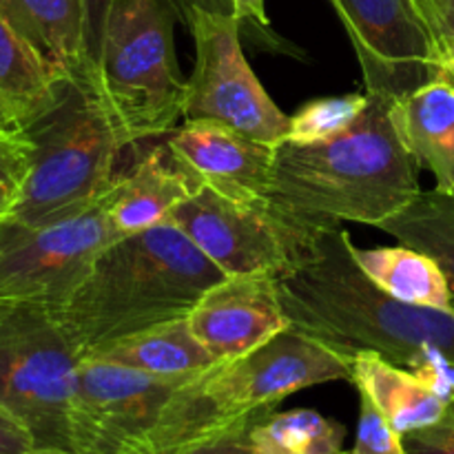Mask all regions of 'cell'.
Segmentation results:
<instances>
[{"mask_svg":"<svg viewBox=\"0 0 454 454\" xmlns=\"http://www.w3.org/2000/svg\"><path fill=\"white\" fill-rule=\"evenodd\" d=\"M202 186L164 142L120 173L109 191V220L120 235L151 229L167 222L173 208Z\"/></svg>","mask_w":454,"mask_h":454,"instance_id":"9a60e30c","label":"cell"},{"mask_svg":"<svg viewBox=\"0 0 454 454\" xmlns=\"http://www.w3.org/2000/svg\"><path fill=\"white\" fill-rule=\"evenodd\" d=\"M359 399H362V411H359L355 446L350 452L341 454H406L402 434L395 433L393 426L384 419V415L366 395L359 393Z\"/></svg>","mask_w":454,"mask_h":454,"instance_id":"484cf974","label":"cell"},{"mask_svg":"<svg viewBox=\"0 0 454 454\" xmlns=\"http://www.w3.org/2000/svg\"><path fill=\"white\" fill-rule=\"evenodd\" d=\"M167 0H114L102 38L96 93L127 145L168 136L184 118L189 80L173 40Z\"/></svg>","mask_w":454,"mask_h":454,"instance_id":"8992f818","label":"cell"},{"mask_svg":"<svg viewBox=\"0 0 454 454\" xmlns=\"http://www.w3.org/2000/svg\"><path fill=\"white\" fill-rule=\"evenodd\" d=\"M331 3H333V0H331Z\"/></svg>","mask_w":454,"mask_h":454,"instance_id":"74e56055","label":"cell"},{"mask_svg":"<svg viewBox=\"0 0 454 454\" xmlns=\"http://www.w3.org/2000/svg\"><path fill=\"white\" fill-rule=\"evenodd\" d=\"M406 454H454V402L433 426L402 434Z\"/></svg>","mask_w":454,"mask_h":454,"instance_id":"4316f807","label":"cell"},{"mask_svg":"<svg viewBox=\"0 0 454 454\" xmlns=\"http://www.w3.org/2000/svg\"><path fill=\"white\" fill-rule=\"evenodd\" d=\"M189 377H158L80 359L69 403V443L80 454H133Z\"/></svg>","mask_w":454,"mask_h":454,"instance_id":"8fae6325","label":"cell"},{"mask_svg":"<svg viewBox=\"0 0 454 454\" xmlns=\"http://www.w3.org/2000/svg\"><path fill=\"white\" fill-rule=\"evenodd\" d=\"M390 118L421 168L434 176V189L454 193V87L433 78L390 102Z\"/></svg>","mask_w":454,"mask_h":454,"instance_id":"2e32d148","label":"cell"},{"mask_svg":"<svg viewBox=\"0 0 454 454\" xmlns=\"http://www.w3.org/2000/svg\"><path fill=\"white\" fill-rule=\"evenodd\" d=\"M82 359L118 364L158 377H193L217 362L191 333L186 317L109 341Z\"/></svg>","mask_w":454,"mask_h":454,"instance_id":"d6986e66","label":"cell"},{"mask_svg":"<svg viewBox=\"0 0 454 454\" xmlns=\"http://www.w3.org/2000/svg\"><path fill=\"white\" fill-rule=\"evenodd\" d=\"M0 127H18V124L12 120V115H9L3 106H0Z\"/></svg>","mask_w":454,"mask_h":454,"instance_id":"d590c367","label":"cell"},{"mask_svg":"<svg viewBox=\"0 0 454 454\" xmlns=\"http://www.w3.org/2000/svg\"><path fill=\"white\" fill-rule=\"evenodd\" d=\"M0 16L53 75L89 84L82 0H0Z\"/></svg>","mask_w":454,"mask_h":454,"instance_id":"e0dca14e","label":"cell"},{"mask_svg":"<svg viewBox=\"0 0 454 454\" xmlns=\"http://www.w3.org/2000/svg\"><path fill=\"white\" fill-rule=\"evenodd\" d=\"M364 74L366 93L388 100L434 78L437 40L419 0H333Z\"/></svg>","mask_w":454,"mask_h":454,"instance_id":"7c38bea8","label":"cell"},{"mask_svg":"<svg viewBox=\"0 0 454 454\" xmlns=\"http://www.w3.org/2000/svg\"><path fill=\"white\" fill-rule=\"evenodd\" d=\"M341 380L350 381V357L288 326L260 348L189 377L133 454H177L266 417L293 393Z\"/></svg>","mask_w":454,"mask_h":454,"instance_id":"277c9868","label":"cell"},{"mask_svg":"<svg viewBox=\"0 0 454 454\" xmlns=\"http://www.w3.org/2000/svg\"><path fill=\"white\" fill-rule=\"evenodd\" d=\"M27 454H80L75 450H69V448H56V446H35L31 448Z\"/></svg>","mask_w":454,"mask_h":454,"instance_id":"e575fe53","label":"cell"},{"mask_svg":"<svg viewBox=\"0 0 454 454\" xmlns=\"http://www.w3.org/2000/svg\"><path fill=\"white\" fill-rule=\"evenodd\" d=\"M80 355L51 310L16 306L0 319V403L35 439L69 448V403Z\"/></svg>","mask_w":454,"mask_h":454,"instance_id":"ba28073f","label":"cell"},{"mask_svg":"<svg viewBox=\"0 0 454 454\" xmlns=\"http://www.w3.org/2000/svg\"><path fill=\"white\" fill-rule=\"evenodd\" d=\"M195 65L189 78L184 120H213L248 137L278 146L291 131L264 84L255 78L242 49V27L233 13L193 12Z\"/></svg>","mask_w":454,"mask_h":454,"instance_id":"30bf717a","label":"cell"},{"mask_svg":"<svg viewBox=\"0 0 454 454\" xmlns=\"http://www.w3.org/2000/svg\"><path fill=\"white\" fill-rule=\"evenodd\" d=\"M368 102H371L368 93L317 98L306 102L291 115V131L286 140L297 145H315L341 136L362 118Z\"/></svg>","mask_w":454,"mask_h":454,"instance_id":"cb8c5ba5","label":"cell"},{"mask_svg":"<svg viewBox=\"0 0 454 454\" xmlns=\"http://www.w3.org/2000/svg\"><path fill=\"white\" fill-rule=\"evenodd\" d=\"M60 80L0 16V106L18 127L51 102Z\"/></svg>","mask_w":454,"mask_h":454,"instance_id":"44dd1931","label":"cell"},{"mask_svg":"<svg viewBox=\"0 0 454 454\" xmlns=\"http://www.w3.org/2000/svg\"><path fill=\"white\" fill-rule=\"evenodd\" d=\"M377 229L433 257L446 273L454 297V193L419 191Z\"/></svg>","mask_w":454,"mask_h":454,"instance_id":"7402d4cb","label":"cell"},{"mask_svg":"<svg viewBox=\"0 0 454 454\" xmlns=\"http://www.w3.org/2000/svg\"><path fill=\"white\" fill-rule=\"evenodd\" d=\"M253 421L257 419L233 426L226 433L215 434L211 439H204V442L184 448V450H180L177 454H257L253 450L251 442H248V428H251Z\"/></svg>","mask_w":454,"mask_h":454,"instance_id":"f546056e","label":"cell"},{"mask_svg":"<svg viewBox=\"0 0 454 454\" xmlns=\"http://www.w3.org/2000/svg\"><path fill=\"white\" fill-rule=\"evenodd\" d=\"M171 4V9L176 12L177 20H182V25L186 27L189 18L193 16V12H215V13H233L231 12L229 0H167Z\"/></svg>","mask_w":454,"mask_h":454,"instance_id":"d6a6232c","label":"cell"},{"mask_svg":"<svg viewBox=\"0 0 454 454\" xmlns=\"http://www.w3.org/2000/svg\"><path fill=\"white\" fill-rule=\"evenodd\" d=\"M186 322L217 362L242 357L291 326L273 273L226 275L200 297Z\"/></svg>","mask_w":454,"mask_h":454,"instance_id":"4fadbf2b","label":"cell"},{"mask_svg":"<svg viewBox=\"0 0 454 454\" xmlns=\"http://www.w3.org/2000/svg\"><path fill=\"white\" fill-rule=\"evenodd\" d=\"M434 78H443L454 87V34L437 38V65Z\"/></svg>","mask_w":454,"mask_h":454,"instance_id":"836d02e7","label":"cell"},{"mask_svg":"<svg viewBox=\"0 0 454 454\" xmlns=\"http://www.w3.org/2000/svg\"><path fill=\"white\" fill-rule=\"evenodd\" d=\"M346 428L317 411L269 412L253 421L248 442L257 454H341Z\"/></svg>","mask_w":454,"mask_h":454,"instance_id":"603a6c76","label":"cell"},{"mask_svg":"<svg viewBox=\"0 0 454 454\" xmlns=\"http://www.w3.org/2000/svg\"><path fill=\"white\" fill-rule=\"evenodd\" d=\"M350 381L399 434L437 424L450 408L417 372L368 350L350 355Z\"/></svg>","mask_w":454,"mask_h":454,"instance_id":"ac0fdd59","label":"cell"},{"mask_svg":"<svg viewBox=\"0 0 454 454\" xmlns=\"http://www.w3.org/2000/svg\"><path fill=\"white\" fill-rule=\"evenodd\" d=\"M419 7L433 29L434 40L439 35L454 34V0H419Z\"/></svg>","mask_w":454,"mask_h":454,"instance_id":"1f68e13d","label":"cell"},{"mask_svg":"<svg viewBox=\"0 0 454 454\" xmlns=\"http://www.w3.org/2000/svg\"><path fill=\"white\" fill-rule=\"evenodd\" d=\"M204 186L235 202L264 200L270 189L275 146L213 120H184L164 140Z\"/></svg>","mask_w":454,"mask_h":454,"instance_id":"5bb4252c","label":"cell"},{"mask_svg":"<svg viewBox=\"0 0 454 454\" xmlns=\"http://www.w3.org/2000/svg\"><path fill=\"white\" fill-rule=\"evenodd\" d=\"M35 448L31 430L0 403V454H27Z\"/></svg>","mask_w":454,"mask_h":454,"instance_id":"4dcf8cb0","label":"cell"},{"mask_svg":"<svg viewBox=\"0 0 454 454\" xmlns=\"http://www.w3.org/2000/svg\"><path fill=\"white\" fill-rule=\"evenodd\" d=\"M114 0H82L84 9V56H87L89 87L96 91L98 65H100L102 38H105L106 18ZM98 96V93H96Z\"/></svg>","mask_w":454,"mask_h":454,"instance_id":"83f0119b","label":"cell"},{"mask_svg":"<svg viewBox=\"0 0 454 454\" xmlns=\"http://www.w3.org/2000/svg\"><path fill=\"white\" fill-rule=\"evenodd\" d=\"M359 269L384 293L403 304L454 310V297L442 266L411 247L353 248Z\"/></svg>","mask_w":454,"mask_h":454,"instance_id":"ffe728a7","label":"cell"},{"mask_svg":"<svg viewBox=\"0 0 454 454\" xmlns=\"http://www.w3.org/2000/svg\"><path fill=\"white\" fill-rule=\"evenodd\" d=\"M231 12L239 20L242 29L251 31L253 38L264 49H282L284 40L270 29V20L266 16V0H229ZM284 51V49H282Z\"/></svg>","mask_w":454,"mask_h":454,"instance_id":"f1b7e54d","label":"cell"},{"mask_svg":"<svg viewBox=\"0 0 454 454\" xmlns=\"http://www.w3.org/2000/svg\"><path fill=\"white\" fill-rule=\"evenodd\" d=\"M13 309H16V304H7V301H0V319L7 317V315L12 313Z\"/></svg>","mask_w":454,"mask_h":454,"instance_id":"8d00e7d4","label":"cell"},{"mask_svg":"<svg viewBox=\"0 0 454 454\" xmlns=\"http://www.w3.org/2000/svg\"><path fill=\"white\" fill-rule=\"evenodd\" d=\"M344 229H326L315 251L278 275L288 324L340 355L377 353L415 371L437 357L454 362V310L403 304L359 269Z\"/></svg>","mask_w":454,"mask_h":454,"instance_id":"6da1fadb","label":"cell"},{"mask_svg":"<svg viewBox=\"0 0 454 454\" xmlns=\"http://www.w3.org/2000/svg\"><path fill=\"white\" fill-rule=\"evenodd\" d=\"M176 224L226 275H284L306 260L326 229L269 198L235 202L202 186L171 211Z\"/></svg>","mask_w":454,"mask_h":454,"instance_id":"52a82bcc","label":"cell"},{"mask_svg":"<svg viewBox=\"0 0 454 454\" xmlns=\"http://www.w3.org/2000/svg\"><path fill=\"white\" fill-rule=\"evenodd\" d=\"M118 238L122 235L109 220V193L87 211L53 224L0 220V301L53 313Z\"/></svg>","mask_w":454,"mask_h":454,"instance_id":"9c48e42d","label":"cell"},{"mask_svg":"<svg viewBox=\"0 0 454 454\" xmlns=\"http://www.w3.org/2000/svg\"><path fill=\"white\" fill-rule=\"evenodd\" d=\"M362 118L331 140L275 146L266 198L324 226H380L419 193V162L399 140L388 98L368 93Z\"/></svg>","mask_w":454,"mask_h":454,"instance_id":"3957f363","label":"cell"},{"mask_svg":"<svg viewBox=\"0 0 454 454\" xmlns=\"http://www.w3.org/2000/svg\"><path fill=\"white\" fill-rule=\"evenodd\" d=\"M31 167L12 215L27 226L62 222L100 202L118 180L127 140L84 80L62 78L51 102L22 124Z\"/></svg>","mask_w":454,"mask_h":454,"instance_id":"5b68a950","label":"cell"},{"mask_svg":"<svg viewBox=\"0 0 454 454\" xmlns=\"http://www.w3.org/2000/svg\"><path fill=\"white\" fill-rule=\"evenodd\" d=\"M224 278L176 224L162 222L111 242L51 315L82 359L109 341L186 317Z\"/></svg>","mask_w":454,"mask_h":454,"instance_id":"7a4b0ae2","label":"cell"},{"mask_svg":"<svg viewBox=\"0 0 454 454\" xmlns=\"http://www.w3.org/2000/svg\"><path fill=\"white\" fill-rule=\"evenodd\" d=\"M31 167V142L20 127H0V220L12 215Z\"/></svg>","mask_w":454,"mask_h":454,"instance_id":"d4e9b609","label":"cell"}]
</instances>
